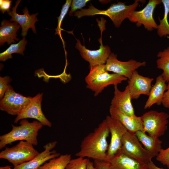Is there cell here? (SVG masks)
I'll return each mask as SVG.
<instances>
[{
	"mask_svg": "<svg viewBox=\"0 0 169 169\" xmlns=\"http://www.w3.org/2000/svg\"><path fill=\"white\" fill-rule=\"evenodd\" d=\"M110 133L106 121L104 120L82 140L79 151L75 156L106 161L109 145L107 141Z\"/></svg>",
	"mask_w": 169,
	"mask_h": 169,
	"instance_id": "1",
	"label": "cell"
},
{
	"mask_svg": "<svg viewBox=\"0 0 169 169\" xmlns=\"http://www.w3.org/2000/svg\"><path fill=\"white\" fill-rule=\"evenodd\" d=\"M139 2L135 0L133 4L128 5L125 3L118 2L117 3L112 4L105 10H99L91 4L88 8L81 9L74 12V16L79 18L86 16L105 15L109 17L115 27L119 28L122 22L126 18H128L132 13L136 11Z\"/></svg>",
	"mask_w": 169,
	"mask_h": 169,
	"instance_id": "2",
	"label": "cell"
},
{
	"mask_svg": "<svg viewBox=\"0 0 169 169\" xmlns=\"http://www.w3.org/2000/svg\"><path fill=\"white\" fill-rule=\"evenodd\" d=\"M19 124L18 126L12 124L11 130L0 136L1 149L18 141H25L33 146L37 145L38 132L42 128V124L38 120L30 122L26 119L22 120Z\"/></svg>",
	"mask_w": 169,
	"mask_h": 169,
	"instance_id": "3",
	"label": "cell"
},
{
	"mask_svg": "<svg viewBox=\"0 0 169 169\" xmlns=\"http://www.w3.org/2000/svg\"><path fill=\"white\" fill-rule=\"evenodd\" d=\"M125 77L115 73L110 74L105 68V64L98 65L90 68V71L85 78L87 88L98 95L107 86L117 85L126 80Z\"/></svg>",
	"mask_w": 169,
	"mask_h": 169,
	"instance_id": "4",
	"label": "cell"
},
{
	"mask_svg": "<svg viewBox=\"0 0 169 169\" xmlns=\"http://www.w3.org/2000/svg\"><path fill=\"white\" fill-rule=\"evenodd\" d=\"M39 153L33 144L22 141L13 147H5L0 153V158L7 160L15 167L30 161Z\"/></svg>",
	"mask_w": 169,
	"mask_h": 169,
	"instance_id": "5",
	"label": "cell"
},
{
	"mask_svg": "<svg viewBox=\"0 0 169 169\" xmlns=\"http://www.w3.org/2000/svg\"><path fill=\"white\" fill-rule=\"evenodd\" d=\"M143 131L150 136L159 137L165 134L168 128L169 114L164 112L151 110L141 116Z\"/></svg>",
	"mask_w": 169,
	"mask_h": 169,
	"instance_id": "6",
	"label": "cell"
},
{
	"mask_svg": "<svg viewBox=\"0 0 169 169\" xmlns=\"http://www.w3.org/2000/svg\"><path fill=\"white\" fill-rule=\"evenodd\" d=\"M121 151L130 156L148 164L153 157L143 147L135 133L127 131L122 140Z\"/></svg>",
	"mask_w": 169,
	"mask_h": 169,
	"instance_id": "7",
	"label": "cell"
},
{
	"mask_svg": "<svg viewBox=\"0 0 169 169\" xmlns=\"http://www.w3.org/2000/svg\"><path fill=\"white\" fill-rule=\"evenodd\" d=\"M105 120L111 135L106 160L109 162L121 150L123 137L127 131L119 121L110 116H107Z\"/></svg>",
	"mask_w": 169,
	"mask_h": 169,
	"instance_id": "8",
	"label": "cell"
},
{
	"mask_svg": "<svg viewBox=\"0 0 169 169\" xmlns=\"http://www.w3.org/2000/svg\"><path fill=\"white\" fill-rule=\"evenodd\" d=\"M146 64L145 61L141 62L133 59L125 62L119 61L117 55L111 53L105 64V68L108 72H112L129 79L135 70Z\"/></svg>",
	"mask_w": 169,
	"mask_h": 169,
	"instance_id": "9",
	"label": "cell"
},
{
	"mask_svg": "<svg viewBox=\"0 0 169 169\" xmlns=\"http://www.w3.org/2000/svg\"><path fill=\"white\" fill-rule=\"evenodd\" d=\"M15 92L11 86L0 102V109L12 115H18L32 98Z\"/></svg>",
	"mask_w": 169,
	"mask_h": 169,
	"instance_id": "10",
	"label": "cell"
},
{
	"mask_svg": "<svg viewBox=\"0 0 169 169\" xmlns=\"http://www.w3.org/2000/svg\"><path fill=\"white\" fill-rule=\"evenodd\" d=\"M161 3V0H149L143 9L134 11L128 19L136 23L137 27L143 25L145 29L149 31L157 29L158 25L153 18V12L156 6Z\"/></svg>",
	"mask_w": 169,
	"mask_h": 169,
	"instance_id": "11",
	"label": "cell"
},
{
	"mask_svg": "<svg viewBox=\"0 0 169 169\" xmlns=\"http://www.w3.org/2000/svg\"><path fill=\"white\" fill-rule=\"evenodd\" d=\"M43 93H38L32 97L15 119L14 123H17L20 120L31 118L36 119L43 125L51 127L52 124L46 117L41 109Z\"/></svg>",
	"mask_w": 169,
	"mask_h": 169,
	"instance_id": "12",
	"label": "cell"
},
{
	"mask_svg": "<svg viewBox=\"0 0 169 169\" xmlns=\"http://www.w3.org/2000/svg\"><path fill=\"white\" fill-rule=\"evenodd\" d=\"M75 47L79 51L82 57L89 63L90 68L98 65L105 64L111 53L110 49L108 45L104 46L102 36L99 39L100 48L96 50H90L81 44L79 40L76 39Z\"/></svg>",
	"mask_w": 169,
	"mask_h": 169,
	"instance_id": "13",
	"label": "cell"
},
{
	"mask_svg": "<svg viewBox=\"0 0 169 169\" xmlns=\"http://www.w3.org/2000/svg\"><path fill=\"white\" fill-rule=\"evenodd\" d=\"M57 143L56 141L47 143L44 146V150L32 160L10 169H38L47 161L60 155L56 151L52 150Z\"/></svg>",
	"mask_w": 169,
	"mask_h": 169,
	"instance_id": "14",
	"label": "cell"
},
{
	"mask_svg": "<svg viewBox=\"0 0 169 169\" xmlns=\"http://www.w3.org/2000/svg\"><path fill=\"white\" fill-rule=\"evenodd\" d=\"M128 80L127 85L132 99L136 100L142 95L149 96L153 78L141 75L136 70Z\"/></svg>",
	"mask_w": 169,
	"mask_h": 169,
	"instance_id": "15",
	"label": "cell"
},
{
	"mask_svg": "<svg viewBox=\"0 0 169 169\" xmlns=\"http://www.w3.org/2000/svg\"><path fill=\"white\" fill-rule=\"evenodd\" d=\"M21 1V0H17L15 6L12 8V10L7 12L11 17L10 21L17 23L20 25L22 28L21 35L23 37L26 35L29 28H31L33 31L36 34L35 23L38 21L36 17L38 13L30 15L27 8L25 7L23 9V14L20 15L18 13L16 12L17 8Z\"/></svg>",
	"mask_w": 169,
	"mask_h": 169,
	"instance_id": "16",
	"label": "cell"
},
{
	"mask_svg": "<svg viewBox=\"0 0 169 169\" xmlns=\"http://www.w3.org/2000/svg\"><path fill=\"white\" fill-rule=\"evenodd\" d=\"M132 98L128 86L123 91L118 89L117 85L114 86V95L111 100L110 107L118 110L132 117L136 116L131 103Z\"/></svg>",
	"mask_w": 169,
	"mask_h": 169,
	"instance_id": "17",
	"label": "cell"
},
{
	"mask_svg": "<svg viewBox=\"0 0 169 169\" xmlns=\"http://www.w3.org/2000/svg\"><path fill=\"white\" fill-rule=\"evenodd\" d=\"M109 162L110 169H148L147 164L130 156L121 150Z\"/></svg>",
	"mask_w": 169,
	"mask_h": 169,
	"instance_id": "18",
	"label": "cell"
},
{
	"mask_svg": "<svg viewBox=\"0 0 169 169\" xmlns=\"http://www.w3.org/2000/svg\"><path fill=\"white\" fill-rule=\"evenodd\" d=\"M109 112L110 116L119 121L128 131L135 133L138 131H143V123L141 116H131L110 106Z\"/></svg>",
	"mask_w": 169,
	"mask_h": 169,
	"instance_id": "19",
	"label": "cell"
},
{
	"mask_svg": "<svg viewBox=\"0 0 169 169\" xmlns=\"http://www.w3.org/2000/svg\"><path fill=\"white\" fill-rule=\"evenodd\" d=\"M166 82L161 74L157 77L156 82L152 86L149 97L145 104V109L150 108L154 104L157 105L162 104L167 87Z\"/></svg>",
	"mask_w": 169,
	"mask_h": 169,
	"instance_id": "20",
	"label": "cell"
},
{
	"mask_svg": "<svg viewBox=\"0 0 169 169\" xmlns=\"http://www.w3.org/2000/svg\"><path fill=\"white\" fill-rule=\"evenodd\" d=\"M20 27V25L15 22H11L5 19L1 22L0 27V45H3L7 42L8 44L15 43L14 40L20 39L17 38L16 34Z\"/></svg>",
	"mask_w": 169,
	"mask_h": 169,
	"instance_id": "21",
	"label": "cell"
},
{
	"mask_svg": "<svg viewBox=\"0 0 169 169\" xmlns=\"http://www.w3.org/2000/svg\"><path fill=\"white\" fill-rule=\"evenodd\" d=\"M135 134L153 158L156 156L162 149V141L159 138L147 135L141 131H136Z\"/></svg>",
	"mask_w": 169,
	"mask_h": 169,
	"instance_id": "22",
	"label": "cell"
},
{
	"mask_svg": "<svg viewBox=\"0 0 169 169\" xmlns=\"http://www.w3.org/2000/svg\"><path fill=\"white\" fill-rule=\"evenodd\" d=\"M156 61L157 67L162 70L161 74L164 79L167 82L169 81V46L157 54Z\"/></svg>",
	"mask_w": 169,
	"mask_h": 169,
	"instance_id": "23",
	"label": "cell"
},
{
	"mask_svg": "<svg viewBox=\"0 0 169 169\" xmlns=\"http://www.w3.org/2000/svg\"><path fill=\"white\" fill-rule=\"evenodd\" d=\"M70 154L60 155L59 156L52 159L46 162L38 169H65L71 159Z\"/></svg>",
	"mask_w": 169,
	"mask_h": 169,
	"instance_id": "24",
	"label": "cell"
},
{
	"mask_svg": "<svg viewBox=\"0 0 169 169\" xmlns=\"http://www.w3.org/2000/svg\"><path fill=\"white\" fill-rule=\"evenodd\" d=\"M161 2L164 8V16L162 19L159 18V24L157 29V34L160 37L169 35V0H161Z\"/></svg>",
	"mask_w": 169,
	"mask_h": 169,
	"instance_id": "25",
	"label": "cell"
},
{
	"mask_svg": "<svg viewBox=\"0 0 169 169\" xmlns=\"http://www.w3.org/2000/svg\"><path fill=\"white\" fill-rule=\"evenodd\" d=\"M27 43L25 37H23L18 43L11 44L6 50L0 54V60L5 61L8 59L12 58V54L14 53H18L23 55V51Z\"/></svg>",
	"mask_w": 169,
	"mask_h": 169,
	"instance_id": "26",
	"label": "cell"
},
{
	"mask_svg": "<svg viewBox=\"0 0 169 169\" xmlns=\"http://www.w3.org/2000/svg\"><path fill=\"white\" fill-rule=\"evenodd\" d=\"M88 160L81 157L71 159L65 169H86Z\"/></svg>",
	"mask_w": 169,
	"mask_h": 169,
	"instance_id": "27",
	"label": "cell"
},
{
	"mask_svg": "<svg viewBox=\"0 0 169 169\" xmlns=\"http://www.w3.org/2000/svg\"><path fill=\"white\" fill-rule=\"evenodd\" d=\"M72 2V1L71 0H67L63 6L59 16L58 17H57L58 19V23L57 27L55 29V34H57L61 36V23L68 12Z\"/></svg>",
	"mask_w": 169,
	"mask_h": 169,
	"instance_id": "28",
	"label": "cell"
},
{
	"mask_svg": "<svg viewBox=\"0 0 169 169\" xmlns=\"http://www.w3.org/2000/svg\"><path fill=\"white\" fill-rule=\"evenodd\" d=\"M156 160L169 169V146L166 149H161L156 156Z\"/></svg>",
	"mask_w": 169,
	"mask_h": 169,
	"instance_id": "29",
	"label": "cell"
},
{
	"mask_svg": "<svg viewBox=\"0 0 169 169\" xmlns=\"http://www.w3.org/2000/svg\"><path fill=\"white\" fill-rule=\"evenodd\" d=\"M11 78L8 76L0 77V99L1 100L3 97L7 90L11 86L10 83Z\"/></svg>",
	"mask_w": 169,
	"mask_h": 169,
	"instance_id": "30",
	"label": "cell"
},
{
	"mask_svg": "<svg viewBox=\"0 0 169 169\" xmlns=\"http://www.w3.org/2000/svg\"><path fill=\"white\" fill-rule=\"evenodd\" d=\"M89 0H73L71 5V9L69 13V15H72L73 13L78 9H81L84 7L86 3L89 1Z\"/></svg>",
	"mask_w": 169,
	"mask_h": 169,
	"instance_id": "31",
	"label": "cell"
},
{
	"mask_svg": "<svg viewBox=\"0 0 169 169\" xmlns=\"http://www.w3.org/2000/svg\"><path fill=\"white\" fill-rule=\"evenodd\" d=\"M12 2V1L10 0H0V10L3 13L10 11Z\"/></svg>",
	"mask_w": 169,
	"mask_h": 169,
	"instance_id": "32",
	"label": "cell"
},
{
	"mask_svg": "<svg viewBox=\"0 0 169 169\" xmlns=\"http://www.w3.org/2000/svg\"><path fill=\"white\" fill-rule=\"evenodd\" d=\"M94 163L95 169H110L109 162L94 160Z\"/></svg>",
	"mask_w": 169,
	"mask_h": 169,
	"instance_id": "33",
	"label": "cell"
},
{
	"mask_svg": "<svg viewBox=\"0 0 169 169\" xmlns=\"http://www.w3.org/2000/svg\"><path fill=\"white\" fill-rule=\"evenodd\" d=\"M167 83L166 89L164 94L162 104L164 107L169 108V81Z\"/></svg>",
	"mask_w": 169,
	"mask_h": 169,
	"instance_id": "34",
	"label": "cell"
},
{
	"mask_svg": "<svg viewBox=\"0 0 169 169\" xmlns=\"http://www.w3.org/2000/svg\"><path fill=\"white\" fill-rule=\"evenodd\" d=\"M148 169H166L163 168H161L157 166L152 161H151L148 164Z\"/></svg>",
	"mask_w": 169,
	"mask_h": 169,
	"instance_id": "35",
	"label": "cell"
},
{
	"mask_svg": "<svg viewBox=\"0 0 169 169\" xmlns=\"http://www.w3.org/2000/svg\"><path fill=\"white\" fill-rule=\"evenodd\" d=\"M86 169H95L94 163L88 159Z\"/></svg>",
	"mask_w": 169,
	"mask_h": 169,
	"instance_id": "36",
	"label": "cell"
}]
</instances>
